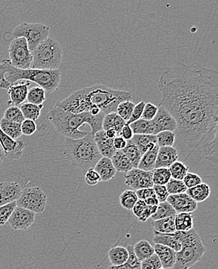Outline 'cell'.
<instances>
[{
    "label": "cell",
    "instance_id": "obj_27",
    "mask_svg": "<svg viewBox=\"0 0 218 269\" xmlns=\"http://www.w3.org/2000/svg\"><path fill=\"white\" fill-rule=\"evenodd\" d=\"M158 145L151 151L145 152L141 157L137 169L145 172H152L155 169V160H157V154H158Z\"/></svg>",
    "mask_w": 218,
    "mask_h": 269
},
{
    "label": "cell",
    "instance_id": "obj_10",
    "mask_svg": "<svg viewBox=\"0 0 218 269\" xmlns=\"http://www.w3.org/2000/svg\"><path fill=\"white\" fill-rule=\"evenodd\" d=\"M9 56V60L15 68L20 69L30 68L33 56L25 38H16L10 43Z\"/></svg>",
    "mask_w": 218,
    "mask_h": 269
},
{
    "label": "cell",
    "instance_id": "obj_46",
    "mask_svg": "<svg viewBox=\"0 0 218 269\" xmlns=\"http://www.w3.org/2000/svg\"><path fill=\"white\" fill-rule=\"evenodd\" d=\"M183 182L186 188L191 189L202 183V178L199 176L197 174L188 172V174L183 178Z\"/></svg>",
    "mask_w": 218,
    "mask_h": 269
},
{
    "label": "cell",
    "instance_id": "obj_6",
    "mask_svg": "<svg viewBox=\"0 0 218 269\" xmlns=\"http://www.w3.org/2000/svg\"><path fill=\"white\" fill-rule=\"evenodd\" d=\"M181 243V250L176 252V263L173 269H189L201 261L206 252L201 236L195 229L188 232L176 231Z\"/></svg>",
    "mask_w": 218,
    "mask_h": 269
},
{
    "label": "cell",
    "instance_id": "obj_38",
    "mask_svg": "<svg viewBox=\"0 0 218 269\" xmlns=\"http://www.w3.org/2000/svg\"><path fill=\"white\" fill-rule=\"evenodd\" d=\"M152 172L153 185H166L171 178L170 170L166 168L155 169Z\"/></svg>",
    "mask_w": 218,
    "mask_h": 269
},
{
    "label": "cell",
    "instance_id": "obj_4",
    "mask_svg": "<svg viewBox=\"0 0 218 269\" xmlns=\"http://www.w3.org/2000/svg\"><path fill=\"white\" fill-rule=\"evenodd\" d=\"M105 116V114H101L94 117L88 113L72 114L55 105L47 114V118L55 130L66 138L78 140L84 138L88 133V132L79 130V127L84 124L89 125L92 135L102 130Z\"/></svg>",
    "mask_w": 218,
    "mask_h": 269
},
{
    "label": "cell",
    "instance_id": "obj_47",
    "mask_svg": "<svg viewBox=\"0 0 218 269\" xmlns=\"http://www.w3.org/2000/svg\"><path fill=\"white\" fill-rule=\"evenodd\" d=\"M160 267H162L161 262L155 254L141 261L140 269H160Z\"/></svg>",
    "mask_w": 218,
    "mask_h": 269
},
{
    "label": "cell",
    "instance_id": "obj_57",
    "mask_svg": "<svg viewBox=\"0 0 218 269\" xmlns=\"http://www.w3.org/2000/svg\"><path fill=\"white\" fill-rule=\"evenodd\" d=\"M113 145L116 151H121L126 148L127 141L120 136L115 137L113 140Z\"/></svg>",
    "mask_w": 218,
    "mask_h": 269
},
{
    "label": "cell",
    "instance_id": "obj_14",
    "mask_svg": "<svg viewBox=\"0 0 218 269\" xmlns=\"http://www.w3.org/2000/svg\"><path fill=\"white\" fill-rule=\"evenodd\" d=\"M167 202L170 203L176 213L181 212H189L192 213L197 210L198 205L186 194V193L180 194L170 195Z\"/></svg>",
    "mask_w": 218,
    "mask_h": 269
},
{
    "label": "cell",
    "instance_id": "obj_35",
    "mask_svg": "<svg viewBox=\"0 0 218 269\" xmlns=\"http://www.w3.org/2000/svg\"><path fill=\"white\" fill-rule=\"evenodd\" d=\"M121 151L126 154V157H128L130 163L133 165V167L134 169H137L141 157H142V154L137 147L133 145L131 141H128L126 148L121 150Z\"/></svg>",
    "mask_w": 218,
    "mask_h": 269
},
{
    "label": "cell",
    "instance_id": "obj_41",
    "mask_svg": "<svg viewBox=\"0 0 218 269\" xmlns=\"http://www.w3.org/2000/svg\"><path fill=\"white\" fill-rule=\"evenodd\" d=\"M135 105L132 101H123L118 104L116 108V114L124 120L126 123L129 121L132 114H133V109Z\"/></svg>",
    "mask_w": 218,
    "mask_h": 269
},
{
    "label": "cell",
    "instance_id": "obj_18",
    "mask_svg": "<svg viewBox=\"0 0 218 269\" xmlns=\"http://www.w3.org/2000/svg\"><path fill=\"white\" fill-rule=\"evenodd\" d=\"M95 142L102 157L112 158L116 152L113 145V140L105 136V130H102L93 135Z\"/></svg>",
    "mask_w": 218,
    "mask_h": 269
},
{
    "label": "cell",
    "instance_id": "obj_32",
    "mask_svg": "<svg viewBox=\"0 0 218 269\" xmlns=\"http://www.w3.org/2000/svg\"><path fill=\"white\" fill-rule=\"evenodd\" d=\"M174 218H167L164 219L154 221L152 226L154 233L159 234H173L176 231L175 227Z\"/></svg>",
    "mask_w": 218,
    "mask_h": 269
},
{
    "label": "cell",
    "instance_id": "obj_24",
    "mask_svg": "<svg viewBox=\"0 0 218 269\" xmlns=\"http://www.w3.org/2000/svg\"><path fill=\"white\" fill-rule=\"evenodd\" d=\"M130 141L137 147L142 155L157 145V138L153 135L134 134Z\"/></svg>",
    "mask_w": 218,
    "mask_h": 269
},
{
    "label": "cell",
    "instance_id": "obj_44",
    "mask_svg": "<svg viewBox=\"0 0 218 269\" xmlns=\"http://www.w3.org/2000/svg\"><path fill=\"white\" fill-rule=\"evenodd\" d=\"M169 195L180 194V193H186L188 188L185 186L182 180H176L173 178H170L168 183L166 185Z\"/></svg>",
    "mask_w": 218,
    "mask_h": 269
},
{
    "label": "cell",
    "instance_id": "obj_12",
    "mask_svg": "<svg viewBox=\"0 0 218 269\" xmlns=\"http://www.w3.org/2000/svg\"><path fill=\"white\" fill-rule=\"evenodd\" d=\"M0 146L5 157L11 160H18L23 155L25 141L23 139L13 140L0 130Z\"/></svg>",
    "mask_w": 218,
    "mask_h": 269
},
{
    "label": "cell",
    "instance_id": "obj_7",
    "mask_svg": "<svg viewBox=\"0 0 218 269\" xmlns=\"http://www.w3.org/2000/svg\"><path fill=\"white\" fill-rule=\"evenodd\" d=\"M31 69L58 70L63 59V48L60 43L48 38L32 52Z\"/></svg>",
    "mask_w": 218,
    "mask_h": 269
},
{
    "label": "cell",
    "instance_id": "obj_45",
    "mask_svg": "<svg viewBox=\"0 0 218 269\" xmlns=\"http://www.w3.org/2000/svg\"><path fill=\"white\" fill-rule=\"evenodd\" d=\"M16 206V202L0 206V226L5 225L8 222Z\"/></svg>",
    "mask_w": 218,
    "mask_h": 269
},
{
    "label": "cell",
    "instance_id": "obj_61",
    "mask_svg": "<svg viewBox=\"0 0 218 269\" xmlns=\"http://www.w3.org/2000/svg\"><path fill=\"white\" fill-rule=\"evenodd\" d=\"M4 158H5V156H4V151H3L2 148L0 146V166L2 165Z\"/></svg>",
    "mask_w": 218,
    "mask_h": 269
},
{
    "label": "cell",
    "instance_id": "obj_25",
    "mask_svg": "<svg viewBox=\"0 0 218 269\" xmlns=\"http://www.w3.org/2000/svg\"><path fill=\"white\" fill-rule=\"evenodd\" d=\"M126 123V122L116 113H111V114H106L104 117L103 121H102V130H107L112 129L116 132L118 136H120L121 130Z\"/></svg>",
    "mask_w": 218,
    "mask_h": 269
},
{
    "label": "cell",
    "instance_id": "obj_50",
    "mask_svg": "<svg viewBox=\"0 0 218 269\" xmlns=\"http://www.w3.org/2000/svg\"><path fill=\"white\" fill-rule=\"evenodd\" d=\"M152 189H153L155 197L158 200L159 203H161L167 202V198H168V196L170 195H169L168 192H167L166 185H153Z\"/></svg>",
    "mask_w": 218,
    "mask_h": 269
},
{
    "label": "cell",
    "instance_id": "obj_31",
    "mask_svg": "<svg viewBox=\"0 0 218 269\" xmlns=\"http://www.w3.org/2000/svg\"><path fill=\"white\" fill-rule=\"evenodd\" d=\"M0 130L13 140L20 139L23 135L21 132V124L13 123L4 118L0 120Z\"/></svg>",
    "mask_w": 218,
    "mask_h": 269
},
{
    "label": "cell",
    "instance_id": "obj_8",
    "mask_svg": "<svg viewBox=\"0 0 218 269\" xmlns=\"http://www.w3.org/2000/svg\"><path fill=\"white\" fill-rule=\"evenodd\" d=\"M50 31V28L42 23H23L15 28L12 32V37L14 39L25 38L32 53L36 47L49 38Z\"/></svg>",
    "mask_w": 218,
    "mask_h": 269
},
{
    "label": "cell",
    "instance_id": "obj_21",
    "mask_svg": "<svg viewBox=\"0 0 218 269\" xmlns=\"http://www.w3.org/2000/svg\"><path fill=\"white\" fill-rule=\"evenodd\" d=\"M155 254L161 262L162 267L165 269L173 268L176 263V252L168 247L155 245L153 247Z\"/></svg>",
    "mask_w": 218,
    "mask_h": 269
},
{
    "label": "cell",
    "instance_id": "obj_51",
    "mask_svg": "<svg viewBox=\"0 0 218 269\" xmlns=\"http://www.w3.org/2000/svg\"><path fill=\"white\" fill-rule=\"evenodd\" d=\"M37 124L35 121L30 120H24V121L21 123V132L22 134L25 136H31L37 131Z\"/></svg>",
    "mask_w": 218,
    "mask_h": 269
},
{
    "label": "cell",
    "instance_id": "obj_49",
    "mask_svg": "<svg viewBox=\"0 0 218 269\" xmlns=\"http://www.w3.org/2000/svg\"><path fill=\"white\" fill-rule=\"evenodd\" d=\"M84 181L89 186H95L101 182V178L94 169H90L85 172Z\"/></svg>",
    "mask_w": 218,
    "mask_h": 269
},
{
    "label": "cell",
    "instance_id": "obj_16",
    "mask_svg": "<svg viewBox=\"0 0 218 269\" xmlns=\"http://www.w3.org/2000/svg\"><path fill=\"white\" fill-rule=\"evenodd\" d=\"M31 83L27 82L26 83H16V84L10 86L7 89L10 100H9V105L11 106L19 107L26 100L28 91H29V86Z\"/></svg>",
    "mask_w": 218,
    "mask_h": 269
},
{
    "label": "cell",
    "instance_id": "obj_42",
    "mask_svg": "<svg viewBox=\"0 0 218 269\" xmlns=\"http://www.w3.org/2000/svg\"><path fill=\"white\" fill-rule=\"evenodd\" d=\"M155 138H157V145L160 148L161 147H173L175 144V140H176L174 132L168 131V130L160 132L158 134L155 135Z\"/></svg>",
    "mask_w": 218,
    "mask_h": 269
},
{
    "label": "cell",
    "instance_id": "obj_62",
    "mask_svg": "<svg viewBox=\"0 0 218 269\" xmlns=\"http://www.w3.org/2000/svg\"><path fill=\"white\" fill-rule=\"evenodd\" d=\"M160 269H165V268H163V267H160Z\"/></svg>",
    "mask_w": 218,
    "mask_h": 269
},
{
    "label": "cell",
    "instance_id": "obj_39",
    "mask_svg": "<svg viewBox=\"0 0 218 269\" xmlns=\"http://www.w3.org/2000/svg\"><path fill=\"white\" fill-rule=\"evenodd\" d=\"M137 201L138 197L136 191L133 190H126L120 195V204L126 210H132Z\"/></svg>",
    "mask_w": 218,
    "mask_h": 269
},
{
    "label": "cell",
    "instance_id": "obj_11",
    "mask_svg": "<svg viewBox=\"0 0 218 269\" xmlns=\"http://www.w3.org/2000/svg\"><path fill=\"white\" fill-rule=\"evenodd\" d=\"M124 184L132 188L133 191L142 189L152 188V172H145L139 169H134L124 174Z\"/></svg>",
    "mask_w": 218,
    "mask_h": 269
},
{
    "label": "cell",
    "instance_id": "obj_40",
    "mask_svg": "<svg viewBox=\"0 0 218 269\" xmlns=\"http://www.w3.org/2000/svg\"><path fill=\"white\" fill-rule=\"evenodd\" d=\"M169 170H170V175H171V178L176 179V180L183 181V178L188 174L189 169L184 163L176 160L170 166Z\"/></svg>",
    "mask_w": 218,
    "mask_h": 269
},
{
    "label": "cell",
    "instance_id": "obj_20",
    "mask_svg": "<svg viewBox=\"0 0 218 269\" xmlns=\"http://www.w3.org/2000/svg\"><path fill=\"white\" fill-rule=\"evenodd\" d=\"M154 122L158 125L162 131L175 132L176 130V122L171 114L163 107H158L157 115L154 117Z\"/></svg>",
    "mask_w": 218,
    "mask_h": 269
},
{
    "label": "cell",
    "instance_id": "obj_30",
    "mask_svg": "<svg viewBox=\"0 0 218 269\" xmlns=\"http://www.w3.org/2000/svg\"><path fill=\"white\" fill-rule=\"evenodd\" d=\"M111 160L116 172L126 174L133 169V165L130 163V160L121 151H117L112 156Z\"/></svg>",
    "mask_w": 218,
    "mask_h": 269
},
{
    "label": "cell",
    "instance_id": "obj_43",
    "mask_svg": "<svg viewBox=\"0 0 218 269\" xmlns=\"http://www.w3.org/2000/svg\"><path fill=\"white\" fill-rule=\"evenodd\" d=\"M4 118L9 121L20 123V124H21L25 120L20 107L16 106H10L8 109L6 110Z\"/></svg>",
    "mask_w": 218,
    "mask_h": 269
},
{
    "label": "cell",
    "instance_id": "obj_48",
    "mask_svg": "<svg viewBox=\"0 0 218 269\" xmlns=\"http://www.w3.org/2000/svg\"><path fill=\"white\" fill-rule=\"evenodd\" d=\"M157 111H158V107L157 105L150 103V102L145 103L141 119L144 120H147V121H151V120H153L154 117L157 115Z\"/></svg>",
    "mask_w": 218,
    "mask_h": 269
},
{
    "label": "cell",
    "instance_id": "obj_26",
    "mask_svg": "<svg viewBox=\"0 0 218 269\" xmlns=\"http://www.w3.org/2000/svg\"><path fill=\"white\" fill-rule=\"evenodd\" d=\"M210 187L207 184L201 183L193 188L188 189L186 193L196 203L205 201L210 196Z\"/></svg>",
    "mask_w": 218,
    "mask_h": 269
},
{
    "label": "cell",
    "instance_id": "obj_15",
    "mask_svg": "<svg viewBox=\"0 0 218 269\" xmlns=\"http://www.w3.org/2000/svg\"><path fill=\"white\" fill-rule=\"evenodd\" d=\"M22 189L16 182H4L0 183V206L16 202L20 198Z\"/></svg>",
    "mask_w": 218,
    "mask_h": 269
},
{
    "label": "cell",
    "instance_id": "obj_53",
    "mask_svg": "<svg viewBox=\"0 0 218 269\" xmlns=\"http://www.w3.org/2000/svg\"><path fill=\"white\" fill-rule=\"evenodd\" d=\"M136 196H137L138 200H145L146 199L150 198L155 196V193H154L153 189L146 188L142 189V190H139L136 191Z\"/></svg>",
    "mask_w": 218,
    "mask_h": 269
},
{
    "label": "cell",
    "instance_id": "obj_34",
    "mask_svg": "<svg viewBox=\"0 0 218 269\" xmlns=\"http://www.w3.org/2000/svg\"><path fill=\"white\" fill-rule=\"evenodd\" d=\"M44 105H37L34 104L23 103L20 105V109L24 117L25 120H30L36 121L41 116V111H42Z\"/></svg>",
    "mask_w": 218,
    "mask_h": 269
},
{
    "label": "cell",
    "instance_id": "obj_56",
    "mask_svg": "<svg viewBox=\"0 0 218 269\" xmlns=\"http://www.w3.org/2000/svg\"><path fill=\"white\" fill-rule=\"evenodd\" d=\"M133 135H134V133H133L130 124L126 123V125L123 127L122 130H121V133H120V137L124 138L126 141H128L133 138Z\"/></svg>",
    "mask_w": 218,
    "mask_h": 269
},
{
    "label": "cell",
    "instance_id": "obj_1",
    "mask_svg": "<svg viewBox=\"0 0 218 269\" xmlns=\"http://www.w3.org/2000/svg\"><path fill=\"white\" fill-rule=\"evenodd\" d=\"M158 89L160 106L176 122V151L185 158L197 153L206 160H217V71L178 62L162 71Z\"/></svg>",
    "mask_w": 218,
    "mask_h": 269
},
{
    "label": "cell",
    "instance_id": "obj_23",
    "mask_svg": "<svg viewBox=\"0 0 218 269\" xmlns=\"http://www.w3.org/2000/svg\"><path fill=\"white\" fill-rule=\"evenodd\" d=\"M152 240L155 245H161L168 247L176 252H179L181 250L180 240H179V236L176 231L173 234L154 233Z\"/></svg>",
    "mask_w": 218,
    "mask_h": 269
},
{
    "label": "cell",
    "instance_id": "obj_19",
    "mask_svg": "<svg viewBox=\"0 0 218 269\" xmlns=\"http://www.w3.org/2000/svg\"><path fill=\"white\" fill-rule=\"evenodd\" d=\"M99 174L101 182H108L115 178L116 170L112 164V160L108 157H102L93 168Z\"/></svg>",
    "mask_w": 218,
    "mask_h": 269
},
{
    "label": "cell",
    "instance_id": "obj_58",
    "mask_svg": "<svg viewBox=\"0 0 218 269\" xmlns=\"http://www.w3.org/2000/svg\"><path fill=\"white\" fill-rule=\"evenodd\" d=\"M143 201L145 202V204L147 205V206H157L160 204L155 196L146 199V200H143Z\"/></svg>",
    "mask_w": 218,
    "mask_h": 269
},
{
    "label": "cell",
    "instance_id": "obj_3",
    "mask_svg": "<svg viewBox=\"0 0 218 269\" xmlns=\"http://www.w3.org/2000/svg\"><path fill=\"white\" fill-rule=\"evenodd\" d=\"M20 80L34 83L45 92L57 91L61 80L60 70L20 69L11 65L9 59L0 62V88L7 89Z\"/></svg>",
    "mask_w": 218,
    "mask_h": 269
},
{
    "label": "cell",
    "instance_id": "obj_54",
    "mask_svg": "<svg viewBox=\"0 0 218 269\" xmlns=\"http://www.w3.org/2000/svg\"><path fill=\"white\" fill-rule=\"evenodd\" d=\"M157 206H151L146 205V207L144 209L143 212H142L140 218H139V221L142 223L146 222L155 213V211H157Z\"/></svg>",
    "mask_w": 218,
    "mask_h": 269
},
{
    "label": "cell",
    "instance_id": "obj_5",
    "mask_svg": "<svg viewBox=\"0 0 218 269\" xmlns=\"http://www.w3.org/2000/svg\"><path fill=\"white\" fill-rule=\"evenodd\" d=\"M64 154L72 166L84 172L93 169L102 157L90 132L81 139L65 138Z\"/></svg>",
    "mask_w": 218,
    "mask_h": 269
},
{
    "label": "cell",
    "instance_id": "obj_28",
    "mask_svg": "<svg viewBox=\"0 0 218 269\" xmlns=\"http://www.w3.org/2000/svg\"><path fill=\"white\" fill-rule=\"evenodd\" d=\"M176 231L188 232L194 228V216L189 212L176 213L174 218Z\"/></svg>",
    "mask_w": 218,
    "mask_h": 269
},
{
    "label": "cell",
    "instance_id": "obj_36",
    "mask_svg": "<svg viewBox=\"0 0 218 269\" xmlns=\"http://www.w3.org/2000/svg\"><path fill=\"white\" fill-rule=\"evenodd\" d=\"M26 100L29 103L41 105L46 101V92L40 86L31 88L28 91Z\"/></svg>",
    "mask_w": 218,
    "mask_h": 269
},
{
    "label": "cell",
    "instance_id": "obj_55",
    "mask_svg": "<svg viewBox=\"0 0 218 269\" xmlns=\"http://www.w3.org/2000/svg\"><path fill=\"white\" fill-rule=\"evenodd\" d=\"M145 207H146V204H145V202L143 200H138L131 211L134 214L135 217L139 219Z\"/></svg>",
    "mask_w": 218,
    "mask_h": 269
},
{
    "label": "cell",
    "instance_id": "obj_37",
    "mask_svg": "<svg viewBox=\"0 0 218 269\" xmlns=\"http://www.w3.org/2000/svg\"><path fill=\"white\" fill-rule=\"evenodd\" d=\"M176 215V212L173 209V206L167 202H164L158 205L157 211L152 215V218L154 221H158V220L164 219V218H173Z\"/></svg>",
    "mask_w": 218,
    "mask_h": 269
},
{
    "label": "cell",
    "instance_id": "obj_9",
    "mask_svg": "<svg viewBox=\"0 0 218 269\" xmlns=\"http://www.w3.org/2000/svg\"><path fill=\"white\" fill-rule=\"evenodd\" d=\"M16 206L31 211L34 213H42L47 206V195L38 186L27 187L22 190Z\"/></svg>",
    "mask_w": 218,
    "mask_h": 269
},
{
    "label": "cell",
    "instance_id": "obj_59",
    "mask_svg": "<svg viewBox=\"0 0 218 269\" xmlns=\"http://www.w3.org/2000/svg\"><path fill=\"white\" fill-rule=\"evenodd\" d=\"M107 269H140L136 268V267H132L131 265L128 264V263H124V264H121L119 266H113L111 265Z\"/></svg>",
    "mask_w": 218,
    "mask_h": 269
},
{
    "label": "cell",
    "instance_id": "obj_22",
    "mask_svg": "<svg viewBox=\"0 0 218 269\" xmlns=\"http://www.w3.org/2000/svg\"><path fill=\"white\" fill-rule=\"evenodd\" d=\"M134 134L155 135L162 132L158 125L153 121H147L142 119L130 124Z\"/></svg>",
    "mask_w": 218,
    "mask_h": 269
},
{
    "label": "cell",
    "instance_id": "obj_52",
    "mask_svg": "<svg viewBox=\"0 0 218 269\" xmlns=\"http://www.w3.org/2000/svg\"><path fill=\"white\" fill-rule=\"evenodd\" d=\"M145 102L144 101H141L139 103L135 105L134 109H133V114H132L131 117H130L129 121L126 123L131 124L137 120H140L142 117V112H143L144 107H145Z\"/></svg>",
    "mask_w": 218,
    "mask_h": 269
},
{
    "label": "cell",
    "instance_id": "obj_17",
    "mask_svg": "<svg viewBox=\"0 0 218 269\" xmlns=\"http://www.w3.org/2000/svg\"><path fill=\"white\" fill-rule=\"evenodd\" d=\"M178 158H179V154L174 147L159 148L155 169H160V168L169 169L172 164L178 160Z\"/></svg>",
    "mask_w": 218,
    "mask_h": 269
},
{
    "label": "cell",
    "instance_id": "obj_29",
    "mask_svg": "<svg viewBox=\"0 0 218 269\" xmlns=\"http://www.w3.org/2000/svg\"><path fill=\"white\" fill-rule=\"evenodd\" d=\"M108 257L112 265H121V264L126 263V261L128 260V251L124 247H113L108 252Z\"/></svg>",
    "mask_w": 218,
    "mask_h": 269
},
{
    "label": "cell",
    "instance_id": "obj_13",
    "mask_svg": "<svg viewBox=\"0 0 218 269\" xmlns=\"http://www.w3.org/2000/svg\"><path fill=\"white\" fill-rule=\"evenodd\" d=\"M35 221V213L16 206L9 219V225L16 230H27Z\"/></svg>",
    "mask_w": 218,
    "mask_h": 269
},
{
    "label": "cell",
    "instance_id": "obj_33",
    "mask_svg": "<svg viewBox=\"0 0 218 269\" xmlns=\"http://www.w3.org/2000/svg\"><path fill=\"white\" fill-rule=\"evenodd\" d=\"M133 250L138 259L140 261L147 259L155 254L153 246L145 240H139L136 245H133Z\"/></svg>",
    "mask_w": 218,
    "mask_h": 269
},
{
    "label": "cell",
    "instance_id": "obj_60",
    "mask_svg": "<svg viewBox=\"0 0 218 269\" xmlns=\"http://www.w3.org/2000/svg\"><path fill=\"white\" fill-rule=\"evenodd\" d=\"M105 136L108 138H110V139H114L115 137L118 136L117 135L116 132L115 130H112V129H109V130H105Z\"/></svg>",
    "mask_w": 218,
    "mask_h": 269
},
{
    "label": "cell",
    "instance_id": "obj_2",
    "mask_svg": "<svg viewBox=\"0 0 218 269\" xmlns=\"http://www.w3.org/2000/svg\"><path fill=\"white\" fill-rule=\"evenodd\" d=\"M131 93L111 89L102 85H95L73 93L66 99L56 104L64 111L72 114L87 113L92 108H98L103 114L116 113L120 102L130 101Z\"/></svg>",
    "mask_w": 218,
    "mask_h": 269
}]
</instances>
